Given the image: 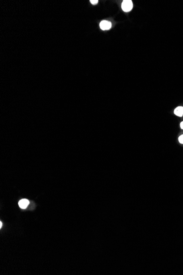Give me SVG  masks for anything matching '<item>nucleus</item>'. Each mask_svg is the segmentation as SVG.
<instances>
[{"mask_svg":"<svg viewBox=\"0 0 183 275\" xmlns=\"http://www.w3.org/2000/svg\"><path fill=\"white\" fill-rule=\"evenodd\" d=\"M29 203H30L29 201L27 199H21V201H19L18 204H19V206L20 208L24 209H26L27 208V206L29 204Z\"/></svg>","mask_w":183,"mask_h":275,"instance_id":"obj_3","label":"nucleus"},{"mask_svg":"<svg viewBox=\"0 0 183 275\" xmlns=\"http://www.w3.org/2000/svg\"><path fill=\"white\" fill-rule=\"evenodd\" d=\"M2 222L0 221V228H2Z\"/></svg>","mask_w":183,"mask_h":275,"instance_id":"obj_8","label":"nucleus"},{"mask_svg":"<svg viewBox=\"0 0 183 275\" xmlns=\"http://www.w3.org/2000/svg\"><path fill=\"white\" fill-rule=\"evenodd\" d=\"M133 7V2L131 0H124L122 2L121 8L124 12H128L130 11Z\"/></svg>","mask_w":183,"mask_h":275,"instance_id":"obj_1","label":"nucleus"},{"mask_svg":"<svg viewBox=\"0 0 183 275\" xmlns=\"http://www.w3.org/2000/svg\"><path fill=\"white\" fill-rule=\"evenodd\" d=\"M90 2H91V3L92 5H96V4L98 3V0H96V1H95V0H91Z\"/></svg>","mask_w":183,"mask_h":275,"instance_id":"obj_6","label":"nucleus"},{"mask_svg":"<svg viewBox=\"0 0 183 275\" xmlns=\"http://www.w3.org/2000/svg\"><path fill=\"white\" fill-rule=\"evenodd\" d=\"M174 113L179 117H182L183 116V106H178L176 107L174 110Z\"/></svg>","mask_w":183,"mask_h":275,"instance_id":"obj_4","label":"nucleus"},{"mask_svg":"<svg viewBox=\"0 0 183 275\" xmlns=\"http://www.w3.org/2000/svg\"><path fill=\"white\" fill-rule=\"evenodd\" d=\"M99 25L102 30H107L111 27V23L108 20H102L100 23Z\"/></svg>","mask_w":183,"mask_h":275,"instance_id":"obj_2","label":"nucleus"},{"mask_svg":"<svg viewBox=\"0 0 183 275\" xmlns=\"http://www.w3.org/2000/svg\"><path fill=\"white\" fill-rule=\"evenodd\" d=\"M180 128H181L182 130H183V121L180 122Z\"/></svg>","mask_w":183,"mask_h":275,"instance_id":"obj_7","label":"nucleus"},{"mask_svg":"<svg viewBox=\"0 0 183 275\" xmlns=\"http://www.w3.org/2000/svg\"><path fill=\"white\" fill-rule=\"evenodd\" d=\"M178 140H179V142L180 143L183 144V134L180 135V136L179 137Z\"/></svg>","mask_w":183,"mask_h":275,"instance_id":"obj_5","label":"nucleus"}]
</instances>
